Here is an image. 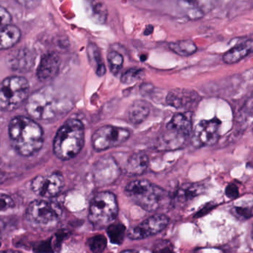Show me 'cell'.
I'll use <instances>...</instances> for the list:
<instances>
[{"label":"cell","instance_id":"6da1fadb","mask_svg":"<svg viewBox=\"0 0 253 253\" xmlns=\"http://www.w3.org/2000/svg\"><path fill=\"white\" fill-rule=\"evenodd\" d=\"M29 115L35 119L54 121L62 118L72 108V102L54 88L45 86L32 93L26 104Z\"/></svg>","mask_w":253,"mask_h":253},{"label":"cell","instance_id":"7a4b0ae2","mask_svg":"<svg viewBox=\"0 0 253 253\" xmlns=\"http://www.w3.org/2000/svg\"><path fill=\"white\" fill-rule=\"evenodd\" d=\"M8 134L13 148L25 157L32 156L41 150L44 142L42 127L32 118L17 116L8 126Z\"/></svg>","mask_w":253,"mask_h":253},{"label":"cell","instance_id":"3957f363","mask_svg":"<svg viewBox=\"0 0 253 253\" xmlns=\"http://www.w3.org/2000/svg\"><path fill=\"white\" fill-rule=\"evenodd\" d=\"M85 143L84 126L78 119H69L59 128L54 139L53 151L57 158L69 161L75 158Z\"/></svg>","mask_w":253,"mask_h":253},{"label":"cell","instance_id":"277c9868","mask_svg":"<svg viewBox=\"0 0 253 253\" xmlns=\"http://www.w3.org/2000/svg\"><path fill=\"white\" fill-rule=\"evenodd\" d=\"M191 112L174 115L158 137L155 148L159 151H172L181 149L190 137L192 130Z\"/></svg>","mask_w":253,"mask_h":253},{"label":"cell","instance_id":"5b68a950","mask_svg":"<svg viewBox=\"0 0 253 253\" xmlns=\"http://www.w3.org/2000/svg\"><path fill=\"white\" fill-rule=\"evenodd\" d=\"M125 193L134 204L149 212L158 210L166 196L162 188L147 180L130 182L126 186Z\"/></svg>","mask_w":253,"mask_h":253},{"label":"cell","instance_id":"8992f818","mask_svg":"<svg viewBox=\"0 0 253 253\" xmlns=\"http://www.w3.org/2000/svg\"><path fill=\"white\" fill-rule=\"evenodd\" d=\"M61 209L57 204L45 200L32 201L26 212L28 223L37 229L51 230L57 227L61 220Z\"/></svg>","mask_w":253,"mask_h":253},{"label":"cell","instance_id":"52a82bcc","mask_svg":"<svg viewBox=\"0 0 253 253\" xmlns=\"http://www.w3.org/2000/svg\"><path fill=\"white\" fill-rule=\"evenodd\" d=\"M27 79L21 76H11L0 83V111L12 112L20 107L29 97Z\"/></svg>","mask_w":253,"mask_h":253},{"label":"cell","instance_id":"ba28073f","mask_svg":"<svg viewBox=\"0 0 253 253\" xmlns=\"http://www.w3.org/2000/svg\"><path fill=\"white\" fill-rule=\"evenodd\" d=\"M118 214L116 196L112 192L97 194L90 204L88 219L96 227L102 228L113 223Z\"/></svg>","mask_w":253,"mask_h":253},{"label":"cell","instance_id":"9c48e42d","mask_svg":"<svg viewBox=\"0 0 253 253\" xmlns=\"http://www.w3.org/2000/svg\"><path fill=\"white\" fill-rule=\"evenodd\" d=\"M131 131L127 128L106 125L96 130L91 137V143L97 152L107 150L125 143L129 139Z\"/></svg>","mask_w":253,"mask_h":253},{"label":"cell","instance_id":"30bf717a","mask_svg":"<svg viewBox=\"0 0 253 253\" xmlns=\"http://www.w3.org/2000/svg\"><path fill=\"white\" fill-rule=\"evenodd\" d=\"M65 181L60 172H53L47 175H39L32 180L31 188L37 195L45 198L57 196L64 187Z\"/></svg>","mask_w":253,"mask_h":253},{"label":"cell","instance_id":"8fae6325","mask_svg":"<svg viewBox=\"0 0 253 253\" xmlns=\"http://www.w3.org/2000/svg\"><path fill=\"white\" fill-rule=\"evenodd\" d=\"M221 123L217 118L201 121L195 126L192 143L195 147L212 146L218 141Z\"/></svg>","mask_w":253,"mask_h":253},{"label":"cell","instance_id":"7c38bea8","mask_svg":"<svg viewBox=\"0 0 253 253\" xmlns=\"http://www.w3.org/2000/svg\"><path fill=\"white\" fill-rule=\"evenodd\" d=\"M169 219L164 214H156L130 229L128 237L131 240H143L162 232L168 226Z\"/></svg>","mask_w":253,"mask_h":253},{"label":"cell","instance_id":"4fadbf2b","mask_svg":"<svg viewBox=\"0 0 253 253\" xmlns=\"http://www.w3.org/2000/svg\"><path fill=\"white\" fill-rule=\"evenodd\" d=\"M199 94L188 88H174L169 91L166 102L169 106L176 109H192L199 103Z\"/></svg>","mask_w":253,"mask_h":253},{"label":"cell","instance_id":"5bb4252c","mask_svg":"<svg viewBox=\"0 0 253 253\" xmlns=\"http://www.w3.org/2000/svg\"><path fill=\"white\" fill-rule=\"evenodd\" d=\"M60 68V58L58 54L54 52L46 53L42 56L38 66V79L42 82H47L54 79Z\"/></svg>","mask_w":253,"mask_h":253},{"label":"cell","instance_id":"9a60e30c","mask_svg":"<svg viewBox=\"0 0 253 253\" xmlns=\"http://www.w3.org/2000/svg\"><path fill=\"white\" fill-rule=\"evenodd\" d=\"M204 192V186L198 183H185L176 191L173 198L174 207H183L187 205L195 197Z\"/></svg>","mask_w":253,"mask_h":253},{"label":"cell","instance_id":"2e32d148","mask_svg":"<svg viewBox=\"0 0 253 253\" xmlns=\"http://www.w3.org/2000/svg\"><path fill=\"white\" fill-rule=\"evenodd\" d=\"M151 112V106L145 100H137L133 102L132 104L127 109L126 116L130 124L138 125L144 122Z\"/></svg>","mask_w":253,"mask_h":253},{"label":"cell","instance_id":"e0dca14e","mask_svg":"<svg viewBox=\"0 0 253 253\" xmlns=\"http://www.w3.org/2000/svg\"><path fill=\"white\" fill-rule=\"evenodd\" d=\"M149 165V158L144 152H138L130 155L125 166V171L131 176L140 175Z\"/></svg>","mask_w":253,"mask_h":253},{"label":"cell","instance_id":"ac0fdd59","mask_svg":"<svg viewBox=\"0 0 253 253\" xmlns=\"http://www.w3.org/2000/svg\"><path fill=\"white\" fill-rule=\"evenodd\" d=\"M21 38V31L14 25L0 27V50L8 49L18 43Z\"/></svg>","mask_w":253,"mask_h":253},{"label":"cell","instance_id":"d6986e66","mask_svg":"<svg viewBox=\"0 0 253 253\" xmlns=\"http://www.w3.org/2000/svg\"><path fill=\"white\" fill-rule=\"evenodd\" d=\"M253 51V41H245L242 43L238 44L234 48L225 53L223 56V61L226 64H233L241 61L245 58Z\"/></svg>","mask_w":253,"mask_h":253},{"label":"cell","instance_id":"ffe728a7","mask_svg":"<svg viewBox=\"0 0 253 253\" xmlns=\"http://www.w3.org/2000/svg\"><path fill=\"white\" fill-rule=\"evenodd\" d=\"M87 53L90 63L94 67L97 76H104L106 74V66L103 63L101 52L98 47L95 44L89 43L87 48Z\"/></svg>","mask_w":253,"mask_h":253},{"label":"cell","instance_id":"44dd1931","mask_svg":"<svg viewBox=\"0 0 253 253\" xmlns=\"http://www.w3.org/2000/svg\"><path fill=\"white\" fill-rule=\"evenodd\" d=\"M169 48L176 54L183 56V57L192 55L198 50L195 42L193 41H189V40L171 42L169 45Z\"/></svg>","mask_w":253,"mask_h":253},{"label":"cell","instance_id":"7402d4cb","mask_svg":"<svg viewBox=\"0 0 253 253\" xmlns=\"http://www.w3.org/2000/svg\"><path fill=\"white\" fill-rule=\"evenodd\" d=\"M126 233V226L121 223H112L108 226L107 234L114 244H122Z\"/></svg>","mask_w":253,"mask_h":253},{"label":"cell","instance_id":"603a6c76","mask_svg":"<svg viewBox=\"0 0 253 253\" xmlns=\"http://www.w3.org/2000/svg\"><path fill=\"white\" fill-rule=\"evenodd\" d=\"M11 60L12 67L19 70H28L33 66L34 60L30 53H26V51L17 54L16 57Z\"/></svg>","mask_w":253,"mask_h":253},{"label":"cell","instance_id":"cb8c5ba5","mask_svg":"<svg viewBox=\"0 0 253 253\" xmlns=\"http://www.w3.org/2000/svg\"><path fill=\"white\" fill-rule=\"evenodd\" d=\"M108 63H109L110 72L114 75H117L123 68L124 57L117 51H112L107 55Z\"/></svg>","mask_w":253,"mask_h":253},{"label":"cell","instance_id":"d4e9b609","mask_svg":"<svg viewBox=\"0 0 253 253\" xmlns=\"http://www.w3.org/2000/svg\"><path fill=\"white\" fill-rule=\"evenodd\" d=\"M88 247L91 253H102L107 246V240L103 235H97L91 237L87 241Z\"/></svg>","mask_w":253,"mask_h":253},{"label":"cell","instance_id":"484cf974","mask_svg":"<svg viewBox=\"0 0 253 253\" xmlns=\"http://www.w3.org/2000/svg\"><path fill=\"white\" fill-rule=\"evenodd\" d=\"M144 75L143 69L132 68L124 72L121 77V82L124 84H132L140 81Z\"/></svg>","mask_w":253,"mask_h":253},{"label":"cell","instance_id":"4316f807","mask_svg":"<svg viewBox=\"0 0 253 253\" xmlns=\"http://www.w3.org/2000/svg\"><path fill=\"white\" fill-rule=\"evenodd\" d=\"M92 17L97 23H104L107 17L106 5L102 2H96L92 5Z\"/></svg>","mask_w":253,"mask_h":253},{"label":"cell","instance_id":"83f0119b","mask_svg":"<svg viewBox=\"0 0 253 253\" xmlns=\"http://www.w3.org/2000/svg\"><path fill=\"white\" fill-rule=\"evenodd\" d=\"M232 214L240 220H247L252 217V209L245 207H235L232 210Z\"/></svg>","mask_w":253,"mask_h":253},{"label":"cell","instance_id":"f1b7e54d","mask_svg":"<svg viewBox=\"0 0 253 253\" xmlns=\"http://www.w3.org/2000/svg\"><path fill=\"white\" fill-rule=\"evenodd\" d=\"M14 207V200L10 195L0 193V211H5Z\"/></svg>","mask_w":253,"mask_h":253},{"label":"cell","instance_id":"f546056e","mask_svg":"<svg viewBox=\"0 0 253 253\" xmlns=\"http://www.w3.org/2000/svg\"><path fill=\"white\" fill-rule=\"evenodd\" d=\"M12 17L11 14L3 7L0 6V27L11 25Z\"/></svg>","mask_w":253,"mask_h":253},{"label":"cell","instance_id":"4dcf8cb0","mask_svg":"<svg viewBox=\"0 0 253 253\" xmlns=\"http://www.w3.org/2000/svg\"><path fill=\"white\" fill-rule=\"evenodd\" d=\"M154 253H174V251L169 243L163 242L158 244Z\"/></svg>","mask_w":253,"mask_h":253},{"label":"cell","instance_id":"1f68e13d","mask_svg":"<svg viewBox=\"0 0 253 253\" xmlns=\"http://www.w3.org/2000/svg\"><path fill=\"white\" fill-rule=\"evenodd\" d=\"M226 195L229 198H235L238 197V187L235 186V184H229V186H227V187L226 188Z\"/></svg>","mask_w":253,"mask_h":253},{"label":"cell","instance_id":"d6a6232c","mask_svg":"<svg viewBox=\"0 0 253 253\" xmlns=\"http://www.w3.org/2000/svg\"><path fill=\"white\" fill-rule=\"evenodd\" d=\"M153 26H151V25H149V26H146V30L144 32V35L148 36V35H151L153 32Z\"/></svg>","mask_w":253,"mask_h":253},{"label":"cell","instance_id":"836d02e7","mask_svg":"<svg viewBox=\"0 0 253 253\" xmlns=\"http://www.w3.org/2000/svg\"><path fill=\"white\" fill-rule=\"evenodd\" d=\"M4 229H5V225H4V223L2 220H0V238H1L2 233H3Z\"/></svg>","mask_w":253,"mask_h":253},{"label":"cell","instance_id":"e575fe53","mask_svg":"<svg viewBox=\"0 0 253 253\" xmlns=\"http://www.w3.org/2000/svg\"><path fill=\"white\" fill-rule=\"evenodd\" d=\"M0 253H21L20 252L14 250H3V251H0Z\"/></svg>","mask_w":253,"mask_h":253},{"label":"cell","instance_id":"d590c367","mask_svg":"<svg viewBox=\"0 0 253 253\" xmlns=\"http://www.w3.org/2000/svg\"><path fill=\"white\" fill-rule=\"evenodd\" d=\"M121 253H137V252L134 251V250H124V251H123Z\"/></svg>","mask_w":253,"mask_h":253},{"label":"cell","instance_id":"8d00e7d4","mask_svg":"<svg viewBox=\"0 0 253 253\" xmlns=\"http://www.w3.org/2000/svg\"><path fill=\"white\" fill-rule=\"evenodd\" d=\"M4 180H5V175L2 173H0V183H2Z\"/></svg>","mask_w":253,"mask_h":253}]
</instances>
